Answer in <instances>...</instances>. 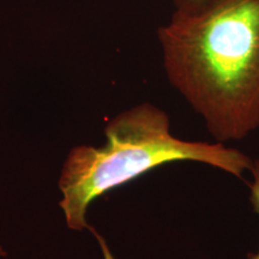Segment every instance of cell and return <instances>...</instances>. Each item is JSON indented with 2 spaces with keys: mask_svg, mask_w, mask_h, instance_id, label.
I'll return each mask as SVG.
<instances>
[{
  "mask_svg": "<svg viewBox=\"0 0 259 259\" xmlns=\"http://www.w3.org/2000/svg\"><path fill=\"white\" fill-rule=\"evenodd\" d=\"M171 85L220 143L259 128V0L174 12L158 29Z\"/></svg>",
  "mask_w": 259,
  "mask_h": 259,
  "instance_id": "cell-1",
  "label": "cell"
},
{
  "mask_svg": "<svg viewBox=\"0 0 259 259\" xmlns=\"http://www.w3.org/2000/svg\"><path fill=\"white\" fill-rule=\"evenodd\" d=\"M101 148L77 147L67 157L59 180L66 223L74 231L88 228L89 204L113 189L178 161H196L242 179L253 160L222 143L185 141L171 135L167 113L150 103L134 107L106 127Z\"/></svg>",
  "mask_w": 259,
  "mask_h": 259,
  "instance_id": "cell-2",
  "label": "cell"
},
{
  "mask_svg": "<svg viewBox=\"0 0 259 259\" xmlns=\"http://www.w3.org/2000/svg\"><path fill=\"white\" fill-rule=\"evenodd\" d=\"M221 2H225V0H173L174 8H176L174 12L185 15L197 14Z\"/></svg>",
  "mask_w": 259,
  "mask_h": 259,
  "instance_id": "cell-3",
  "label": "cell"
},
{
  "mask_svg": "<svg viewBox=\"0 0 259 259\" xmlns=\"http://www.w3.org/2000/svg\"><path fill=\"white\" fill-rule=\"evenodd\" d=\"M250 171L252 174V183L248 185L250 187V202L252 208L259 215V158L253 160ZM247 259H259V251L257 253H248Z\"/></svg>",
  "mask_w": 259,
  "mask_h": 259,
  "instance_id": "cell-4",
  "label": "cell"
},
{
  "mask_svg": "<svg viewBox=\"0 0 259 259\" xmlns=\"http://www.w3.org/2000/svg\"><path fill=\"white\" fill-rule=\"evenodd\" d=\"M0 255H5V252H4V250H3L2 246H0Z\"/></svg>",
  "mask_w": 259,
  "mask_h": 259,
  "instance_id": "cell-5",
  "label": "cell"
}]
</instances>
